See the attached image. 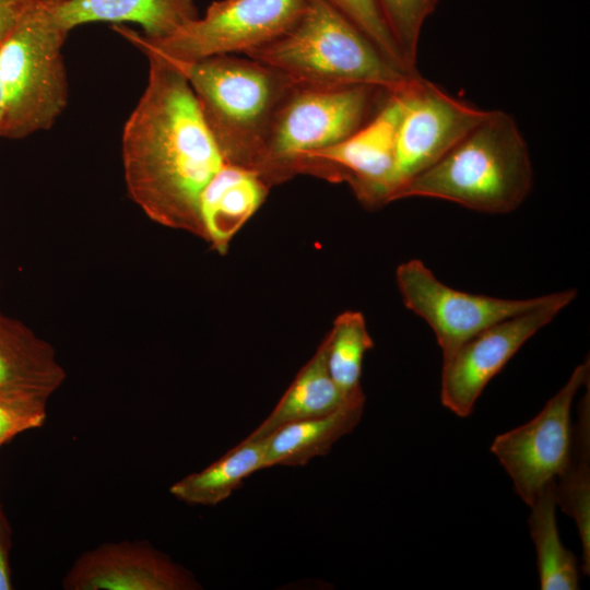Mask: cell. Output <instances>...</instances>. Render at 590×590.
<instances>
[{
	"label": "cell",
	"instance_id": "cell-1",
	"mask_svg": "<svg viewBox=\"0 0 590 590\" xmlns=\"http://www.w3.org/2000/svg\"><path fill=\"white\" fill-rule=\"evenodd\" d=\"M144 54L148 83L121 138L126 188L151 221L201 238L200 198L226 162L181 68Z\"/></svg>",
	"mask_w": 590,
	"mask_h": 590
},
{
	"label": "cell",
	"instance_id": "cell-2",
	"mask_svg": "<svg viewBox=\"0 0 590 590\" xmlns=\"http://www.w3.org/2000/svg\"><path fill=\"white\" fill-rule=\"evenodd\" d=\"M533 168L515 118L504 110L486 116L432 166L406 182L394 200L423 197L468 209L505 214L530 193Z\"/></svg>",
	"mask_w": 590,
	"mask_h": 590
},
{
	"label": "cell",
	"instance_id": "cell-3",
	"mask_svg": "<svg viewBox=\"0 0 590 590\" xmlns=\"http://www.w3.org/2000/svg\"><path fill=\"white\" fill-rule=\"evenodd\" d=\"M246 57L310 86L373 85L396 93L420 75L389 60L328 0H307L296 23Z\"/></svg>",
	"mask_w": 590,
	"mask_h": 590
},
{
	"label": "cell",
	"instance_id": "cell-4",
	"mask_svg": "<svg viewBox=\"0 0 590 590\" xmlns=\"http://www.w3.org/2000/svg\"><path fill=\"white\" fill-rule=\"evenodd\" d=\"M179 68L224 161L258 172L272 118L297 83L278 68L233 55Z\"/></svg>",
	"mask_w": 590,
	"mask_h": 590
},
{
	"label": "cell",
	"instance_id": "cell-5",
	"mask_svg": "<svg viewBox=\"0 0 590 590\" xmlns=\"http://www.w3.org/2000/svg\"><path fill=\"white\" fill-rule=\"evenodd\" d=\"M59 1L33 0L0 44V138L23 139L48 130L67 107L62 47L69 32L57 16Z\"/></svg>",
	"mask_w": 590,
	"mask_h": 590
},
{
	"label": "cell",
	"instance_id": "cell-6",
	"mask_svg": "<svg viewBox=\"0 0 590 590\" xmlns=\"http://www.w3.org/2000/svg\"><path fill=\"white\" fill-rule=\"evenodd\" d=\"M390 92L373 85L296 84L270 123L258 173L272 187L300 173L305 157L333 146L367 123Z\"/></svg>",
	"mask_w": 590,
	"mask_h": 590
},
{
	"label": "cell",
	"instance_id": "cell-7",
	"mask_svg": "<svg viewBox=\"0 0 590 590\" xmlns=\"http://www.w3.org/2000/svg\"><path fill=\"white\" fill-rule=\"evenodd\" d=\"M307 0H219L203 16L170 36L149 40L140 33L117 30L143 52L155 54L179 67L222 55L247 54L288 31L305 10Z\"/></svg>",
	"mask_w": 590,
	"mask_h": 590
},
{
	"label": "cell",
	"instance_id": "cell-8",
	"mask_svg": "<svg viewBox=\"0 0 590 590\" xmlns=\"http://www.w3.org/2000/svg\"><path fill=\"white\" fill-rule=\"evenodd\" d=\"M590 379L589 359L575 367L567 382L528 423L495 437L492 453L510 476L515 492L530 505L568 462L575 396Z\"/></svg>",
	"mask_w": 590,
	"mask_h": 590
},
{
	"label": "cell",
	"instance_id": "cell-9",
	"mask_svg": "<svg viewBox=\"0 0 590 590\" xmlns=\"http://www.w3.org/2000/svg\"><path fill=\"white\" fill-rule=\"evenodd\" d=\"M576 296L575 288L547 294L538 307L494 323L444 357L442 405L460 417L469 416L486 385Z\"/></svg>",
	"mask_w": 590,
	"mask_h": 590
},
{
	"label": "cell",
	"instance_id": "cell-10",
	"mask_svg": "<svg viewBox=\"0 0 590 590\" xmlns=\"http://www.w3.org/2000/svg\"><path fill=\"white\" fill-rule=\"evenodd\" d=\"M400 96L391 201L406 182L441 158L487 114L421 75L401 90Z\"/></svg>",
	"mask_w": 590,
	"mask_h": 590
},
{
	"label": "cell",
	"instance_id": "cell-11",
	"mask_svg": "<svg viewBox=\"0 0 590 590\" xmlns=\"http://www.w3.org/2000/svg\"><path fill=\"white\" fill-rule=\"evenodd\" d=\"M396 280L405 307L432 328L442 357L482 330L533 309L547 298L506 299L461 292L439 281L418 259L401 263Z\"/></svg>",
	"mask_w": 590,
	"mask_h": 590
},
{
	"label": "cell",
	"instance_id": "cell-12",
	"mask_svg": "<svg viewBox=\"0 0 590 590\" xmlns=\"http://www.w3.org/2000/svg\"><path fill=\"white\" fill-rule=\"evenodd\" d=\"M400 91L390 93L374 117L342 142L305 157L300 173L346 181L366 206L391 202Z\"/></svg>",
	"mask_w": 590,
	"mask_h": 590
},
{
	"label": "cell",
	"instance_id": "cell-13",
	"mask_svg": "<svg viewBox=\"0 0 590 590\" xmlns=\"http://www.w3.org/2000/svg\"><path fill=\"white\" fill-rule=\"evenodd\" d=\"M66 590H198L193 575L148 542L103 543L82 553L62 580Z\"/></svg>",
	"mask_w": 590,
	"mask_h": 590
},
{
	"label": "cell",
	"instance_id": "cell-14",
	"mask_svg": "<svg viewBox=\"0 0 590 590\" xmlns=\"http://www.w3.org/2000/svg\"><path fill=\"white\" fill-rule=\"evenodd\" d=\"M66 378L54 346L0 311V396L49 399Z\"/></svg>",
	"mask_w": 590,
	"mask_h": 590
},
{
	"label": "cell",
	"instance_id": "cell-15",
	"mask_svg": "<svg viewBox=\"0 0 590 590\" xmlns=\"http://www.w3.org/2000/svg\"><path fill=\"white\" fill-rule=\"evenodd\" d=\"M270 186L258 172L225 164L200 198L201 238L220 253L264 202Z\"/></svg>",
	"mask_w": 590,
	"mask_h": 590
},
{
	"label": "cell",
	"instance_id": "cell-16",
	"mask_svg": "<svg viewBox=\"0 0 590 590\" xmlns=\"http://www.w3.org/2000/svg\"><path fill=\"white\" fill-rule=\"evenodd\" d=\"M57 16L69 33L87 23H132L149 40L170 36L199 16L194 0H60Z\"/></svg>",
	"mask_w": 590,
	"mask_h": 590
},
{
	"label": "cell",
	"instance_id": "cell-17",
	"mask_svg": "<svg viewBox=\"0 0 590 590\" xmlns=\"http://www.w3.org/2000/svg\"><path fill=\"white\" fill-rule=\"evenodd\" d=\"M364 406L363 392L329 414L278 428L268 436L264 469L274 465H305L316 457L326 456L340 438L357 426Z\"/></svg>",
	"mask_w": 590,
	"mask_h": 590
},
{
	"label": "cell",
	"instance_id": "cell-18",
	"mask_svg": "<svg viewBox=\"0 0 590 590\" xmlns=\"http://www.w3.org/2000/svg\"><path fill=\"white\" fill-rule=\"evenodd\" d=\"M349 399L341 393L329 374L327 342L323 339L272 412L243 441L260 440L290 423L329 414Z\"/></svg>",
	"mask_w": 590,
	"mask_h": 590
},
{
	"label": "cell",
	"instance_id": "cell-19",
	"mask_svg": "<svg viewBox=\"0 0 590 590\" xmlns=\"http://www.w3.org/2000/svg\"><path fill=\"white\" fill-rule=\"evenodd\" d=\"M268 437L243 441L205 469L174 483L169 492L189 505L216 506L239 488L244 480L264 469Z\"/></svg>",
	"mask_w": 590,
	"mask_h": 590
},
{
	"label": "cell",
	"instance_id": "cell-20",
	"mask_svg": "<svg viewBox=\"0 0 590 590\" xmlns=\"http://www.w3.org/2000/svg\"><path fill=\"white\" fill-rule=\"evenodd\" d=\"M556 503L574 519L582 547V573H590V394L579 404L567 464L555 480Z\"/></svg>",
	"mask_w": 590,
	"mask_h": 590
},
{
	"label": "cell",
	"instance_id": "cell-21",
	"mask_svg": "<svg viewBox=\"0 0 590 590\" xmlns=\"http://www.w3.org/2000/svg\"><path fill=\"white\" fill-rule=\"evenodd\" d=\"M529 506V528L536 551L541 589H579L577 559L559 539L555 514V481L542 488Z\"/></svg>",
	"mask_w": 590,
	"mask_h": 590
},
{
	"label": "cell",
	"instance_id": "cell-22",
	"mask_svg": "<svg viewBox=\"0 0 590 590\" xmlns=\"http://www.w3.org/2000/svg\"><path fill=\"white\" fill-rule=\"evenodd\" d=\"M324 339L329 374L338 389L345 398L362 393L363 361L374 347L364 316L359 311L339 315Z\"/></svg>",
	"mask_w": 590,
	"mask_h": 590
},
{
	"label": "cell",
	"instance_id": "cell-23",
	"mask_svg": "<svg viewBox=\"0 0 590 590\" xmlns=\"http://www.w3.org/2000/svg\"><path fill=\"white\" fill-rule=\"evenodd\" d=\"M386 24L406 64L416 70L418 42L426 19L439 0H377Z\"/></svg>",
	"mask_w": 590,
	"mask_h": 590
},
{
	"label": "cell",
	"instance_id": "cell-24",
	"mask_svg": "<svg viewBox=\"0 0 590 590\" xmlns=\"http://www.w3.org/2000/svg\"><path fill=\"white\" fill-rule=\"evenodd\" d=\"M353 23L389 60L409 69L380 11L377 0H328Z\"/></svg>",
	"mask_w": 590,
	"mask_h": 590
},
{
	"label": "cell",
	"instance_id": "cell-25",
	"mask_svg": "<svg viewBox=\"0 0 590 590\" xmlns=\"http://www.w3.org/2000/svg\"><path fill=\"white\" fill-rule=\"evenodd\" d=\"M47 401L36 396H0V446L23 432L42 427Z\"/></svg>",
	"mask_w": 590,
	"mask_h": 590
},
{
	"label": "cell",
	"instance_id": "cell-26",
	"mask_svg": "<svg viewBox=\"0 0 590 590\" xmlns=\"http://www.w3.org/2000/svg\"><path fill=\"white\" fill-rule=\"evenodd\" d=\"M33 0H0V44L11 33Z\"/></svg>",
	"mask_w": 590,
	"mask_h": 590
},
{
	"label": "cell",
	"instance_id": "cell-27",
	"mask_svg": "<svg viewBox=\"0 0 590 590\" xmlns=\"http://www.w3.org/2000/svg\"><path fill=\"white\" fill-rule=\"evenodd\" d=\"M10 547L11 530L0 507V590L13 589L9 566Z\"/></svg>",
	"mask_w": 590,
	"mask_h": 590
},
{
	"label": "cell",
	"instance_id": "cell-28",
	"mask_svg": "<svg viewBox=\"0 0 590 590\" xmlns=\"http://www.w3.org/2000/svg\"><path fill=\"white\" fill-rule=\"evenodd\" d=\"M2 109H3V92H2L1 84H0V121H1V117H2Z\"/></svg>",
	"mask_w": 590,
	"mask_h": 590
},
{
	"label": "cell",
	"instance_id": "cell-29",
	"mask_svg": "<svg viewBox=\"0 0 590 590\" xmlns=\"http://www.w3.org/2000/svg\"><path fill=\"white\" fill-rule=\"evenodd\" d=\"M1 507V506H0Z\"/></svg>",
	"mask_w": 590,
	"mask_h": 590
}]
</instances>
